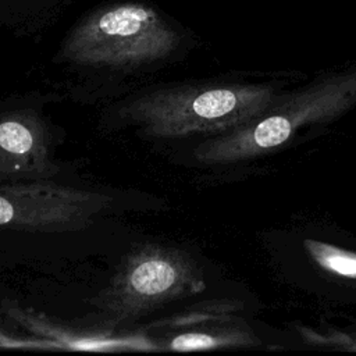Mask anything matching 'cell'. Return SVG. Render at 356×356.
<instances>
[{
	"instance_id": "6da1fadb",
	"label": "cell",
	"mask_w": 356,
	"mask_h": 356,
	"mask_svg": "<svg viewBox=\"0 0 356 356\" xmlns=\"http://www.w3.org/2000/svg\"><path fill=\"white\" fill-rule=\"evenodd\" d=\"M274 103L271 90L261 86L174 85L135 97L124 114L150 136L178 138L232 131Z\"/></svg>"
},
{
	"instance_id": "7a4b0ae2",
	"label": "cell",
	"mask_w": 356,
	"mask_h": 356,
	"mask_svg": "<svg viewBox=\"0 0 356 356\" xmlns=\"http://www.w3.org/2000/svg\"><path fill=\"white\" fill-rule=\"evenodd\" d=\"M179 36L152 7L122 3L100 8L67 38L61 56L83 67L138 68L170 57Z\"/></svg>"
},
{
	"instance_id": "3957f363",
	"label": "cell",
	"mask_w": 356,
	"mask_h": 356,
	"mask_svg": "<svg viewBox=\"0 0 356 356\" xmlns=\"http://www.w3.org/2000/svg\"><path fill=\"white\" fill-rule=\"evenodd\" d=\"M202 288L199 268L186 253L149 243L135 249L124 260L96 305L113 320L124 321L145 316Z\"/></svg>"
},
{
	"instance_id": "277c9868",
	"label": "cell",
	"mask_w": 356,
	"mask_h": 356,
	"mask_svg": "<svg viewBox=\"0 0 356 356\" xmlns=\"http://www.w3.org/2000/svg\"><path fill=\"white\" fill-rule=\"evenodd\" d=\"M356 99V75L331 81L281 104L277 111L202 143L195 157L203 164H220L260 154L282 145L303 124L334 117Z\"/></svg>"
},
{
	"instance_id": "5b68a950",
	"label": "cell",
	"mask_w": 356,
	"mask_h": 356,
	"mask_svg": "<svg viewBox=\"0 0 356 356\" xmlns=\"http://www.w3.org/2000/svg\"><path fill=\"white\" fill-rule=\"evenodd\" d=\"M113 197L49 181L0 186V227L29 232H65L88 227Z\"/></svg>"
},
{
	"instance_id": "8992f818",
	"label": "cell",
	"mask_w": 356,
	"mask_h": 356,
	"mask_svg": "<svg viewBox=\"0 0 356 356\" xmlns=\"http://www.w3.org/2000/svg\"><path fill=\"white\" fill-rule=\"evenodd\" d=\"M58 167L50 153V136L33 110H14L0 115V179L44 181Z\"/></svg>"
},
{
	"instance_id": "52a82bcc",
	"label": "cell",
	"mask_w": 356,
	"mask_h": 356,
	"mask_svg": "<svg viewBox=\"0 0 356 356\" xmlns=\"http://www.w3.org/2000/svg\"><path fill=\"white\" fill-rule=\"evenodd\" d=\"M316 254L325 270L341 277L356 278V254L324 246H320Z\"/></svg>"
},
{
	"instance_id": "ba28073f",
	"label": "cell",
	"mask_w": 356,
	"mask_h": 356,
	"mask_svg": "<svg viewBox=\"0 0 356 356\" xmlns=\"http://www.w3.org/2000/svg\"><path fill=\"white\" fill-rule=\"evenodd\" d=\"M227 343V339L209 332H182L168 341L167 346L172 350H203Z\"/></svg>"
}]
</instances>
